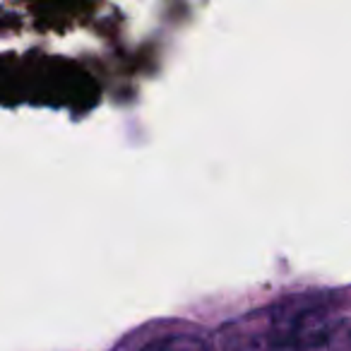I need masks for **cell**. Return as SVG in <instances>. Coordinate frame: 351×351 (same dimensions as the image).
I'll use <instances>...</instances> for the list:
<instances>
[{
  "label": "cell",
  "instance_id": "cell-1",
  "mask_svg": "<svg viewBox=\"0 0 351 351\" xmlns=\"http://www.w3.org/2000/svg\"><path fill=\"white\" fill-rule=\"evenodd\" d=\"M335 330L332 313L308 298L274 303L226 322L217 332V351H313Z\"/></svg>",
  "mask_w": 351,
  "mask_h": 351
},
{
  "label": "cell",
  "instance_id": "cell-2",
  "mask_svg": "<svg viewBox=\"0 0 351 351\" xmlns=\"http://www.w3.org/2000/svg\"><path fill=\"white\" fill-rule=\"evenodd\" d=\"M140 351H210V344L197 335H166L145 344Z\"/></svg>",
  "mask_w": 351,
  "mask_h": 351
}]
</instances>
